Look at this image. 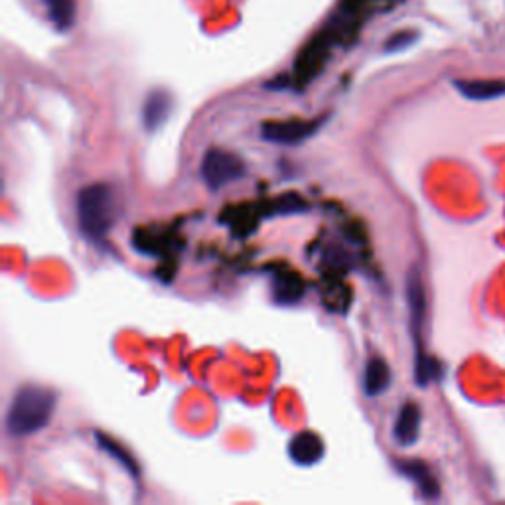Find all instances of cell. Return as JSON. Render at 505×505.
<instances>
[{
    "label": "cell",
    "instance_id": "cell-13",
    "mask_svg": "<svg viewBox=\"0 0 505 505\" xmlns=\"http://www.w3.org/2000/svg\"><path fill=\"white\" fill-rule=\"evenodd\" d=\"M401 474H405L409 480H412L422 492L424 498H437L439 496V482L432 476L430 470L422 462H401Z\"/></svg>",
    "mask_w": 505,
    "mask_h": 505
},
{
    "label": "cell",
    "instance_id": "cell-4",
    "mask_svg": "<svg viewBox=\"0 0 505 505\" xmlns=\"http://www.w3.org/2000/svg\"><path fill=\"white\" fill-rule=\"evenodd\" d=\"M244 160L221 148H209L201 160V176L211 190H219L245 176Z\"/></svg>",
    "mask_w": 505,
    "mask_h": 505
},
{
    "label": "cell",
    "instance_id": "cell-2",
    "mask_svg": "<svg viewBox=\"0 0 505 505\" xmlns=\"http://www.w3.org/2000/svg\"><path fill=\"white\" fill-rule=\"evenodd\" d=\"M119 217L115 190L105 182L85 186L77 194V221L82 234L89 239L105 237Z\"/></svg>",
    "mask_w": 505,
    "mask_h": 505
},
{
    "label": "cell",
    "instance_id": "cell-7",
    "mask_svg": "<svg viewBox=\"0 0 505 505\" xmlns=\"http://www.w3.org/2000/svg\"><path fill=\"white\" fill-rule=\"evenodd\" d=\"M324 442H322L316 432L310 430L298 432L288 444L290 458L292 462L298 464V466H315V464L324 456Z\"/></svg>",
    "mask_w": 505,
    "mask_h": 505
},
{
    "label": "cell",
    "instance_id": "cell-11",
    "mask_svg": "<svg viewBox=\"0 0 505 505\" xmlns=\"http://www.w3.org/2000/svg\"><path fill=\"white\" fill-rule=\"evenodd\" d=\"M460 93L472 101H490L505 95V82L501 79H460L454 82Z\"/></svg>",
    "mask_w": 505,
    "mask_h": 505
},
{
    "label": "cell",
    "instance_id": "cell-9",
    "mask_svg": "<svg viewBox=\"0 0 505 505\" xmlns=\"http://www.w3.org/2000/svg\"><path fill=\"white\" fill-rule=\"evenodd\" d=\"M421 407L417 403L407 401L405 405L399 409V415L395 419V429H393V437L401 444V447H412L417 442L421 434Z\"/></svg>",
    "mask_w": 505,
    "mask_h": 505
},
{
    "label": "cell",
    "instance_id": "cell-14",
    "mask_svg": "<svg viewBox=\"0 0 505 505\" xmlns=\"http://www.w3.org/2000/svg\"><path fill=\"white\" fill-rule=\"evenodd\" d=\"M48 18L59 32H67L75 24L77 3L75 0H44Z\"/></svg>",
    "mask_w": 505,
    "mask_h": 505
},
{
    "label": "cell",
    "instance_id": "cell-12",
    "mask_svg": "<svg viewBox=\"0 0 505 505\" xmlns=\"http://www.w3.org/2000/svg\"><path fill=\"white\" fill-rule=\"evenodd\" d=\"M391 385V369L383 358H371L363 373V389L369 397H377Z\"/></svg>",
    "mask_w": 505,
    "mask_h": 505
},
{
    "label": "cell",
    "instance_id": "cell-17",
    "mask_svg": "<svg viewBox=\"0 0 505 505\" xmlns=\"http://www.w3.org/2000/svg\"><path fill=\"white\" fill-rule=\"evenodd\" d=\"M277 288L282 290V292H279V295H277L282 302H295V298L302 297V285H300L298 279L288 280L285 277L282 280H277Z\"/></svg>",
    "mask_w": 505,
    "mask_h": 505
},
{
    "label": "cell",
    "instance_id": "cell-15",
    "mask_svg": "<svg viewBox=\"0 0 505 505\" xmlns=\"http://www.w3.org/2000/svg\"><path fill=\"white\" fill-rule=\"evenodd\" d=\"M95 439H97L99 448L105 450L111 458H115L120 464V466H123L130 474V476H138L137 462L133 460V456H130L127 448L120 447V444L115 439L107 437V434H103V432H95Z\"/></svg>",
    "mask_w": 505,
    "mask_h": 505
},
{
    "label": "cell",
    "instance_id": "cell-6",
    "mask_svg": "<svg viewBox=\"0 0 505 505\" xmlns=\"http://www.w3.org/2000/svg\"><path fill=\"white\" fill-rule=\"evenodd\" d=\"M324 123V119L318 120H272V123H265L261 128V135L269 143L277 145H298L305 143L306 138L316 133L320 125Z\"/></svg>",
    "mask_w": 505,
    "mask_h": 505
},
{
    "label": "cell",
    "instance_id": "cell-8",
    "mask_svg": "<svg viewBox=\"0 0 505 505\" xmlns=\"http://www.w3.org/2000/svg\"><path fill=\"white\" fill-rule=\"evenodd\" d=\"M407 298H409V308H411V328L417 340V358H422V356H427V353L422 351V343H421V332H422L427 300H424V288H422V280L419 277V272H411L409 275Z\"/></svg>",
    "mask_w": 505,
    "mask_h": 505
},
{
    "label": "cell",
    "instance_id": "cell-5",
    "mask_svg": "<svg viewBox=\"0 0 505 505\" xmlns=\"http://www.w3.org/2000/svg\"><path fill=\"white\" fill-rule=\"evenodd\" d=\"M336 44L332 42V38L322 30L310 42L302 48V52L298 54V59L295 64V82L297 85H306L315 79L322 67L326 66L332 48Z\"/></svg>",
    "mask_w": 505,
    "mask_h": 505
},
{
    "label": "cell",
    "instance_id": "cell-1",
    "mask_svg": "<svg viewBox=\"0 0 505 505\" xmlns=\"http://www.w3.org/2000/svg\"><path fill=\"white\" fill-rule=\"evenodd\" d=\"M56 403V393L48 387L26 385L18 389L6 415L8 432L14 437H28L42 430L52 421Z\"/></svg>",
    "mask_w": 505,
    "mask_h": 505
},
{
    "label": "cell",
    "instance_id": "cell-16",
    "mask_svg": "<svg viewBox=\"0 0 505 505\" xmlns=\"http://www.w3.org/2000/svg\"><path fill=\"white\" fill-rule=\"evenodd\" d=\"M417 38H419V34L412 32V30H403V32L393 34L385 42V52L387 54L403 52V49H407V48H411L412 44H415Z\"/></svg>",
    "mask_w": 505,
    "mask_h": 505
},
{
    "label": "cell",
    "instance_id": "cell-3",
    "mask_svg": "<svg viewBox=\"0 0 505 505\" xmlns=\"http://www.w3.org/2000/svg\"><path fill=\"white\" fill-rule=\"evenodd\" d=\"M401 0H340L336 14L332 16L330 24L324 28L332 42L340 46H348L358 38L359 28L368 18L377 14L381 8H393Z\"/></svg>",
    "mask_w": 505,
    "mask_h": 505
},
{
    "label": "cell",
    "instance_id": "cell-10",
    "mask_svg": "<svg viewBox=\"0 0 505 505\" xmlns=\"http://www.w3.org/2000/svg\"><path fill=\"white\" fill-rule=\"evenodd\" d=\"M172 113V97L168 91L156 89L145 101L143 107V123L146 130H156L166 123V119Z\"/></svg>",
    "mask_w": 505,
    "mask_h": 505
}]
</instances>
